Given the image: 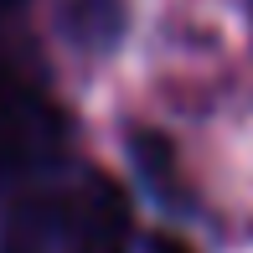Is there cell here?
<instances>
[{
	"mask_svg": "<svg viewBox=\"0 0 253 253\" xmlns=\"http://www.w3.org/2000/svg\"><path fill=\"white\" fill-rule=\"evenodd\" d=\"M62 134H67L62 114L31 83L0 88V197H5L26 170L47 166V160L62 150Z\"/></svg>",
	"mask_w": 253,
	"mask_h": 253,
	"instance_id": "6da1fadb",
	"label": "cell"
},
{
	"mask_svg": "<svg viewBox=\"0 0 253 253\" xmlns=\"http://www.w3.org/2000/svg\"><path fill=\"white\" fill-rule=\"evenodd\" d=\"M134 243V212L129 197L109 176H88L67 197L62 217V253H129Z\"/></svg>",
	"mask_w": 253,
	"mask_h": 253,
	"instance_id": "7a4b0ae2",
	"label": "cell"
},
{
	"mask_svg": "<svg viewBox=\"0 0 253 253\" xmlns=\"http://www.w3.org/2000/svg\"><path fill=\"white\" fill-rule=\"evenodd\" d=\"M21 5H26V0H0V42H5V31H10V21L21 16Z\"/></svg>",
	"mask_w": 253,
	"mask_h": 253,
	"instance_id": "3957f363",
	"label": "cell"
},
{
	"mask_svg": "<svg viewBox=\"0 0 253 253\" xmlns=\"http://www.w3.org/2000/svg\"><path fill=\"white\" fill-rule=\"evenodd\" d=\"M150 253H191L181 238H150Z\"/></svg>",
	"mask_w": 253,
	"mask_h": 253,
	"instance_id": "277c9868",
	"label": "cell"
},
{
	"mask_svg": "<svg viewBox=\"0 0 253 253\" xmlns=\"http://www.w3.org/2000/svg\"><path fill=\"white\" fill-rule=\"evenodd\" d=\"M248 5H253V0H248Z\"/></svg>",
	"mask_w": 253,
	"mask_h": 253,
	"instance_id": "5b68a950",
	"label": "cell"
}]
</instances>
